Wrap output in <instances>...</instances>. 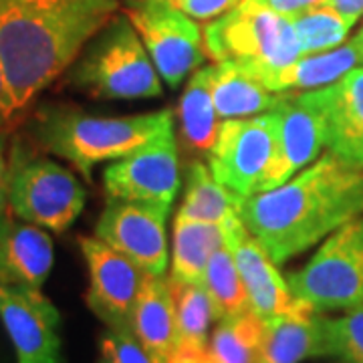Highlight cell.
Instances as JSON below:
<instances>
[{
    "instance_id": "cell-32",
    "label": "cell",
    "mask_w": 363,
    "mask_h": 363,
    "mask_svg": "<svg viewBox=\"0 0 363 363\" xmlns=\"http://www.w3.org/2000/svg\"><path fill=\"white\" fill-rule=\"evenodd\" d=\"M23 116L16 105L13 101V95L9 91V85H6V77H4V71H2V63H0V131H9L14 130L18 117Z\"/></svg>"
},
{
    "instance_id": "cell-10",
    "label": "cell",
    "mask_w": 363,
    "mask_h": 363,
    "mask_svg": "<svg viewBox=\"0 0 363 363\" xmlns=\"http://www.w3.org/2000/svg\"><path fill=\"white\" fill-rule=\"evenodd\" d=\"M277 130L279 116L274 109L220 121L214 145L206 154L212 176L245 198L257 194L274 156Z\"/></svg>"
},
{
    "instance_id": "cell-35",
    "label": "cell",
    "mask_w": 363,
    "mask_h": 363,
    "mask_svg": "<svg viewBox=\"0 0 363 363\" xmlns=\"http://www.w3.org/2000/svg\"><path fill=\"white\" fill-rule=\"evenodd\" d=\"M327 6L341 14L351 26L363 16V0H327Z\"/></svg>"
},
{
    "instance_id": "cell-37",
    "label": "cell",
    "mask_w": 363,
    "mask_h": 363,
    "mask_svg": "<svg viewBox=\"0 0 363 363\" xmlns=\"http://www.w3.org/2000/svg\"><path fill=\"white\" fill-rule=\"evenodd\" d=\"M339 363H345V362H339Z\"/></svg>"
},
{
    "instance_id": "cell-9",
    "label": "cell",
    "mask_w": 363,
    "mask_h": 363,
    "mask_svg": "<svg viewBox=\"0 0 363 363\" xmlns=\"http://www.w3.org/2000/svg\"><path fill=\"white\" fill-rule=\"evenodd\" d=\"M329 107L331 85L305 93H286L274 107L279 116L277 147L271 166L260 180L259 192L285 184L321 156L329 133Z\"/></svg>"
},
{
    "instance_id": "cell-14",
    "label": "cell",
    "mask_w": 363,
    "mask_h": 363,
    "mask_svg": "<svg viewBox=\"0 0 363 363\" xmlns=\"http://www.w3.org/2000/svg\"><path fill=\"white\" fill-rule=\"evenodd\" d=\"M0 321L18 363H63L61 313L40 289L0 285Z\"/></svg>"
},
{
    "instance_id": "cell-1",
    "label": "cell",
    "mask_w": 363,
    "mask_h": 363,
    "mask_svg": "<svg viewBox=\"0 0 363 363\" xmlns=\"http://www.w3.org/2000/svg\"><path fill=\"white\" fill-rule=\"evenodd\" d=\"M238 216L285 264L363 216V168L327 152L285 184L242 198Z\"/></svg>"
},
{
    "instance_id": "cell-28",
    "label": "cell",
    "mask_w": 363,
    "mask_h": 363,
    "mask_svg": "<svg viewBox=\"0 0 363 363\" xmlns=\"http://www.w3.org/2000/svg\"><path fill=\"white\" fill-rule=\"evenodd\" d=\"M291 23L295 26L303 55L331 51L345 43L351 30L350 23L327 4L291 16Z\"/></svg>"
},
{
    "instance_id": "cell-17",
    "label": "cell",
    "mask_w": 363,
    "mask_h": 363,
    "mask_svg": "<svg viewBox=\"0 0 363 363\" xmlns=\"http://www.w3.org/2000/svg\"><path fill=\"white\" fill-rule=\"evenodd\" d=\"M325 313L305 301L289 315L264 323L257 363H301L309 357H329Z\"/></svg>"
},
{
    "instance_id": "cell-13",
    "label": "cell",
    "mask_w": 363,
    "mask_h": 363,
    "mask_svg": "<svg viewBox=\"0 0 363 363\" xmlns=\"http://www.w3.org/2000/svg\"><path fill=\"white\" fill-rule=\"evenodd\" d=\"M107 198L156 202L172 206L180 190V164L174 130L143 143L104 169Z\"/></svg>"
},
{
    "instance_id": "cell-33",
    "label": "cell",
    "mask_w": 363,
    "mask_h": 363,
    "mask_svg": "<svg viewBox=\"0 0 363 363\" xmlns=\"http://www.w3.org/2000/svg\"><path fill=\"white\" fill-rule=\"evenodd\" d=\"M262 4H267L269 9L277 11V13L285 14V16H295V14L309 11L315 6H323L327 4V0H259Z\"/></svg>"
},
{
    "instance_id": "cell-23",
    "label": "cell",
    "mask_w": 363,
    "mask_h": 363,
    "mask_svg": "<svg viewBox=\"0 0 363 363\" xmlns=\"http://www.w3.org/2000/svg\"><path fill=\"white\" fill-rule=\"evenodd\" d=\"M222 245H226V222L190 220L176 214L169 279L180 283H202L208 262Z\"/></svg>"
},
{
    "instance_id": "cell-29",
    "label": "cell",
    "mask_w": 363,
    "mask_h": 363,
    "mask_svg": "<svg viewBox=\"0 0 363 363\" xmlns=\"http://www.w3.org/2000/svg\"><path fill=\"white\" fill-rule=\"evenodd\" d=\"M329 357L345 363H363V309L345 311L341 317H325Z\"/></svg>"
},
{
    "instance_id": "cell-36",
    "label": "cell",
    "mask_w": 363,
    "mask_h": 363,
    "mask_svg": "<svg viewBox=\"0 0 363 363\" xmlns=\"http://www.w3.org/2000/svg\"><path fill=\"white\" fill-rule=\"evenodd\" d=\"M353 39L357 40V45H359V49H362V52H363V26L359 28V33H357V35H355Z\"/></svg>"
},
{
    "instance_id": "cell-11",
    "label": "cell",
    "mask_w": 363,
    "mask_h": 363,
    "mask_svg": "<svg viewBox=\"0 0 363 363\" xmlns=\"http://www.w3.org/2000/svg\"><path fill=\"white\" fill-rule=\"evenodd\" d=\"M168 204L107 198L95 224V236L130 257L145 272L164 277L168 269Z\"/></svg>"
},
{
    "instance_id": "cell-16",
    "label": "cell",
    "mask_w": 363,
    "mask_h": 363,
    "mask_svg": "<svg viewBox=\"0 0 363 363\" xmlns=\"http://www.w3.org/2000/svg\"><path fill=\"white\" fill-rule=\"evenodd\" d=\"M52 238L13 214L0 218V285L40 289L52 269Z\"/></svg>"
},
{
    "instance_id": "cell-31",
    "label": "cell",
    "mask_w": 363,
    "mask_h": 363,
    "mask_svg": "<svg viewBox=\"0 0 363 363\" xmlns=\"http://www.w3.org/2000/svg\"><path fill=\"white\" fill-rule=\"evenodd\" d=\"M169 2L196 21H214L224 13L233 11L242 0H169Z\"/></svg>"
},
{
    "instance_id": "cell-22",
    "label": "cell",
    "mask_w": 363,
    "mask_h": 363,
    "mask_svg": "<svg viewBox=\"0 0 363 363\" xmlns=\"http://www.w3.org/2000/svg\"><path fill=\"white\" fill-rule=\"evenodd\" d=\"M176 305V350L169 363H198L210 341L214 309L202 283H180L169 279Z\"/></svg>"
},
{
    "instance_id": "cell-30",
    "label": "cell",
    "mask_w": 363,
    "mask_h": 363,
    "mask_svg": "<svg viewBox=\"0 0 363 363\" xmlns=\"http://www.w3.org/2000/svg\"><path fill=\"white\" fill-rule=\"evenodd\" d=\"M97 363H162L142 341L131 333V329H109L99 341Z\"/></svg>"
},
{
    "instance_id": "cell-3",
    "label": "cell",
    "mask_w": 363,
    "mask_h": 363,
    "mask_svg": "<svg viewBox=\"0 0 363 363\" xmlns=\"http://www.w3.org/2000/svg\"><path fill=\"white\" fill-rule=\"evenodd\" d=\"M168 130H174L169 109L104 117L67 105H43L30 116L28 138L40 152L65 160L91 182L97 164L128 156Z\"/></svg>"
},
{
    "instance_id": "cell-15",
    "label": "cell",
    "mask_w": 363,
    "mask_h": 363,
    "mask_svg": "<svg viewBox=\"0 0 363 363\" xmlns=\"http://www.w3.org/2000/svg\"><path fill=\"white\" fill-rule=\"evenodd\" d=\"M226 245L233 250L242 277L250 311L267 323L298 309L303 301L293 295L286 277L277 269L279 264L271 259L259 238L242 224L240 216L226 222Z\"/></svg>"
},
{
    "instance_id": "cell-8",
    "label": "cell",
    "mask_w": 363,
    "mask_h": 363,
    "mask_svg": "<svg viewBox=\"0 0 363 363\" xmlns=\"http://www.w3.org/2000/svg\"><path fill=\"white\" fill-rule=\"evenodd\" d=\"M125 14L172 89L206 59L202 28L169 0H128Z\"/></svg>"
},
{
    "instance_id": "cell-19",
    "label": "cell",
    "mask_w": 363,
    "mask_h": 363,
    "mask_svg": "<svg viewBox=\"0 0 363 363\" xmlns=\"http://www.w3.org/2000/svg\"><path fill=\"white\" fill-rule=\"evenodd\" d=\"M130 329L145 350L162 363H169L176 350V305L168 279L147 274L131 315Z\"/></svg>"
},
{
    "instance_id": "cell-6",
    "label": "cell",
    "mask_w": 363,
    "mask_h": 363,
    "mask_svg": "<svg viewBox=\"0 0 363 363\" xmlns=\"http://www.w3.org/2000/svg\"><path fill=\"white\" fill-rule=\"evenodd\" d=\"M87 192L71 169L37 145L14 140L9 156V210L18 220L63 234L85 208Z\"/></svg>"
},
{
    "instance_id": "cell-34",
    "label": "cell",
    "mask_w": 363,
    "mask_h": 363,
    "mask_svg": "<svg viewBox=\"0 0 363 363\" xmlns=\"http://www.w3.org/2000/svg\"><path fill=\"white\" fill-rule=\"evenodd\" d=\"M6 131H0V218L11 214L9 210V160H6Z\"/></svg>"
},
{
    "instance_id": "cell-2",
    "label": "cell",
    "mask_w": 363,
    "mask_h": 363,
    "mask_svg": "<svg viewBox=\"0 0 363 363\" xmlns=\"http://www.w3.org/2000/svg\"><path fill=\"white\" fill-rule=\"evenodd\" d=\"M119 0H0V63L23 113L113 21Z\"/></svg>"
},
{
    "instance_id": "cell-26",
    "label": "cell",
    "mask_w": 363,
    "mask_h": 363,
    "mask_svg": "<svg viewBox=\"0 0 363 363\" xmlns=\"http://www.w3.org/2000/svg\"><path fill=\"white\" fill-rule=\"evenodd\" d=\"M262 335L264 321L250 309L226 317L212 331L206 351L198 363H257Z\"/></svg>"
},
{
    "instance_id": "cell-20",
    "label": "cell",
    "mask_w": 363,
    "mask_h": 363,
    "mask_svg": "<svg viewBox=\"0 0 363 363\" xmlns=\"http://www.w3.org/2000/svg\"><path fill=\"white\" fill-rule=\"evenodd\" d=\"M210 93L216 113L222 119L267 113L281 104L286 95L267 89L259 79L252 77L247 69L233 61H222L210 67Z\"/></svg>"
},
{
    "instance_id": "cell-27",
    "label": "cell",
    "mask_w": 363,
    "mask_h": 363,
    "mask_svg": "<svg viewBox=\"0 0 363 363\" xmlns=\"http://www.w3.org/2000/svg\"><path fill=\"white\" fill-rule=\"evenodd\" d=\"M202 285L206 289L214 319L222 321L226 317H234L248 311V295L242 277L238 272L233 250L228 245H222L208 262Z\"/></svg>"
},
{
    "instance_id": "cell-12",
    "label": "cell",
    "mask_w": 363,
    "mask_h": 363,
    "mask_svg": "<svg viewBox=\"0 0 363 363\" xmlns=\"http://www.w3.org/2000/svg\"><path fill=\"white\" fill-rule=\"evenodd\" d=\"M79 247L89 271L87 307L105 327L130 329L131 315L150 272L97 236H81Z\"/></svg>"
},
{
    "instance_id": "cell-7",
    "label": "cell",
    "mask_w": 363,
    "mask_h": 363,
    "mask_svg": "<svg viewBox=\"0 0 363 363\" xmlns=\"http://www.w3.org/2000/svg\"><path fill=\"white\" fill-rule=\"evenodd\" d=\"M286 283L315 311L363 309V216L329 234L303 269L286 274Z\"/></svg>"
},
{
    "instance_id": "cell-21",
    "label": "cell",
    "mask_w": 363,
    "mask_h": 363,
    "mask_svg": "<svg viewBox=\"0 0 363 363\" xmlns=\"http://www.w3.org/2000/svg\"><path fill=\"white\" fill-rule=\"evenodd\" d=\"M327 147L363 168V65L331 85Z\"/></svg>"
},
{
    "instance_id": "cell-4",
    "label": "cell",
    "mask_w": 363,
    "mask_h": 363,
    "mask_svg": "<svg viewBox=\"0 0 363 363\" xmlns=\"http://www.w3.org/2000/svg\"><path fill=\"white\" fill-rule=\"evenodd\" d=\"M67 83L97 99H150L162 95V77L128 14L91 40L67 69Z\"/></svg>"
},
{
    "instance_id": "cell-24",
    "label": "cell",
    "mask_w": 363,
    "mask_h": 363,
    "mask_svg": "<svg viewBox=\"0 0 363 363\" xmlns=\"http://www.w3.org/2000/svg\"><path fill=\"white\" fill-rule=\"evenodd\" d=\"M245 196L236 194L230 188L216 180L208 166L196 160L188 168L186 192L178 210V216L190 220L224 222L238 218Z\"/></svg>"
},
{
    "instance_id": "cell-25",
    "label": "cell",
    "mask_w": 363,
    "mask_h": 363,
    "mask_svg": "<svg viewBox=\"0 0 363 363\" xmlns=\"http://www.w3.org/2000/svg\"><path fill=\"white\" fill-rule=\"evenodd\" d=\"M218 113L210 93V67L198 69L180 101V135L190 152L208 154L218 135Z\"/></svg>"
},
{
    "instance_id": "cell-18",
    "label": "cell",
    "mask_w": 363,
    "mask_h": 363,
    "mask_svg": "<svg viewBox=\"0 0 363 363\" xmlns=\"http://www.w3.org/2000/svg\"><path fill=\"white\" fill-rule=\"evenodd\" d=\"M362 65V49L357 40L351 39L331 51L303 55L297 61L281 69L260 71L250 75L259 79L267 89L274 93H291V91H313L333 85Z\"/></svg>"
},
{
    "instance_id": "cell-5",
    "label": "cell",
    "mask_w": 363,
    "mask_h": 363,
    "mask_svg": "<svg viewBox=\"0 0 363 363\" xmlns=\"http://www.w3.org/2000/svg\"><path fill=\"white\" fill-rule=\"evenodd\" d=\"M204 51L214 63L233 61L248 73L272 71L303 57L295 26L259 0H242L202 30Z\"/></svg>"
}]
</instances>
